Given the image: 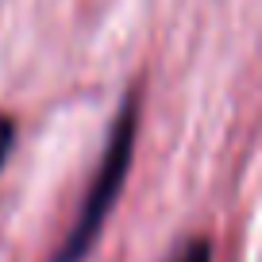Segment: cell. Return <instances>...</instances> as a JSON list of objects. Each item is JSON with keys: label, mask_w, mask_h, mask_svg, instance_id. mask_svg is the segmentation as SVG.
Segmentation results:
<instances>
[{"label": "cell", "mask_w": 262, "mask_h": 262, "mask_svg": "<svg viewBox=\"0 0 262 262\" xmlns=\"http://www.w3.org/2000/svg\"><path fill=\"white\" fill-rule=\"evenodd\" d=\"M135 135H139V100L123 97L120 116H116V123L108 127L97 173H93L89 189H85V201H81V208H77V220H74V228L66 231L62 247L54 251L50 262H85V254L97 243L108 212L116 208V196H120L123 181H127L131 158H135Z\"/></svg>", "instance_id": "cell-1"}, {"label": "cell", "mask_w": 262, "mask_h": 262, "mask_svg": "<svg viewBox=\"0 0 262 262\" xmlns=\"http://www.w3.org/2000/svg\"><path fill=\"white\" fill-rule=\"evenodd\" d=\"M12 147H16V120H12V116H0V170L8 162Z\"/></svg>", "instance_id": "cell-3"}, {"label": "cell", "mask_w": 262, "mask_h": 262, "mask_svg": "<svg viewBox=\"0 0 262 262\" xmlns=\"http://www.w3.org/2000/svg\"><path fill=\"white\" fill-rule=\"evenodd\" d=\"M170 262H212V243L208 239H185L170 254Z\"/></svg>", "instance_id": "cell-2"}]
</instances>
